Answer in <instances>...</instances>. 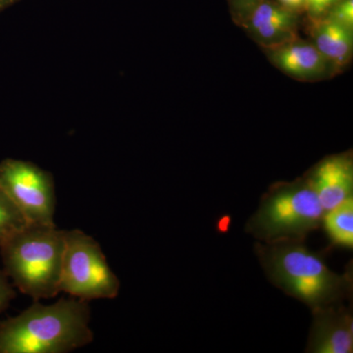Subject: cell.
<instances>
[{
    "label": "cell",
    "instance_id": "6da1fadb",
    "mask_svg": "<svg viewBox=\"0 0 353 353\" xmlns=\"http://www.w3.org/2000/svg\"><path fill=\"white\" fill-rule=\"evenodd\" d=\"M87 301L61 297L34 301L19 315L0 322V353H67L94 341Z\"/></svg>",
    "mask_w": 353,
    "mask_h": 353
},
{
    "label": "cell",
    "instance_id": "7a4b0ae2",
    "mask_svg": "<svg viewBox=\"0 0 353 353\" xmlns=\"http://www.w3.org/2000/svg\"><path fill=\"white\" fill-rule=\"evenodd\" d=\"M255 250L269 280L312 310L340 303L350 294L352 277L334 273L303 241L257 243Z\"/></svg>",
    "mask_w": 353,
    "mask_h": 353
},
{
    "label": "cell",
    "instance_id": "3957f363",
    "mask_svg": "<svg viewBox=\"0 0 353 353\" xmlns=\"http://www.w3.org/2000/svg\"><path fill=\"white\" fill-rule=\"evenodd\" d=\"M66 232L29 224L0 246L6 275L34 301L52 299L60 292Z\"/></svg>",
    "mask_w": 353,
    "mask_h": 353
},
{
    "label": "cell",
    "instance_id": "277c9868",
    "mask_svg": "<svg viewBox=\"0 0 353 353\" xmlns=\"http://www.w3.org/2000/svg\"><path fill=\"white\" fill-rule=\"evenodd\" d=\"M323 209L310 183L303 179L273 185L246 228L265 243L303 241L322 225Z\"/></svg>",
    "mask_w": 353,
    "mask_h": 353
},
{
    "label": "cell",
    "instance_id": "5b68a950",
    "mask_svg": "<svg viewBox=\"0 0 353 353\" xmlns=\"http://www.w3.org/2000/svg\"><path fill=\"white\" fill-rule=\"evenodd\" d=\"M120 287L101 245L81 230L67 231L60 292L90 303L115 299Z\"/></svg>",
    "mask_w": 353,
    "mask_h": 353
},
{
    "label": "cell",
    "instance_id": "8992f818",
    "mask_svg": "<svg viewBox=\"0 0 353 353\" xmlns=\"http://www.w3.org/2000/svg\"><path fill=\"white\" fill-rule=\"evenodd\" d=\"M0 187L29 224L57 226V194L50 172L32 162L6 158L0 162Z\"/></svg>",
    "mask_w": 353,
    "mask_h": 353
},
{
    "label": "cell",
    "instance_id": "52a82bcc",
    "mask_svg": "<svg viewBox=\"0 0 353 353\" xmlns=\"http://www.w3.org/2000/svg\"><path fill=\"white\" fill-rule=\"evenodd\" d=\"M265 50L274 66L296 80L314 82L336 73L311 41L296 38L283 46Z\"/></svg>",
    "mask_w": 353,
    "mask_h": 353
},
{
    "label": "cell",
    "instance_id": "ba28073f",
    "mask_svg": "<svg viewBox=\"0 0 353 353\" xmlns=\"http://www.w3.org/2000/svg\"><path fill=\"white\" fill-rule=\"evenodd\" d=\"M312 311L313 323L306 352L352 353L353 319L350 310L336 303Z\"/></svg>",
    "mask_w": 353,
    "mask_h": 353
},
{
    "label": "cell",
    "instance_id": "9c48e42d",
    "mask_svg": "<svg viewBox=\"0 0 353 353\" xmlns=\"http://www.w3.org/2000/svg\"><path fill=\"white\" fill-rule=\"evenodd\" d=\"M325 212L353 197V162L350 153L321 160L305 176Z\"/></svg>",
    "mask_w": 353,
    "mask_h": 353
},
{
    "label": "cell",
    "instance_id": "30bf717a",
    "mask_svg": "<svg viewBox=\"0 0 353 353\" xmlns=\"http://www.w3.org/2000/svg\"><path fill=\"white\" fill-rule=\"evenodd\" d=\"M311 43L332 64L336 73L350 63L353 52V30L327 16L310 20Z\"/></svg>",
    "mask_w": 353,
    "mask_h": 353
},
{
    "label": "cell",
    "instance_id": "8fae6325",
    "mask_svg": "<svg viewBox=\"0 0 353 353\" xmlns=\"http://www.w3.org/2000/svg\"><path fill=\"white\" fill-rule=\"evenodd\" d=\"M322 224L336 245L353 248V197L325 212Z\"/></svg>",
    "mask_w": 353,
    "mask_h": 353
},
{
    "label": "cell",
    "instance_id": "7c38bea8",
    "mask_svg": "<svg viewBox=\"0 0 353 353\" xmlns=\"http://www.w3.org/2000/svg\"><path fill=\"white\" fill-rule=\"evenodd\" d=\"M299 14L280 6L273 0H261L250 14L243 27L248 32L260 26L285 24L299 28Z\"/></svg>",
    "mask_w": 353,
    "mask_h": 353
},
{
    "label": "cell",
    "instance_id": "4fadbf2b",
    "mask_svg": "<svg viewBox=\"0 0 353 353\" xmlns=\"http://www.w3.org/2000/svg\"><path fill=\"white\" fill-rule=\"evenodd\" d=\"M28 225L19 209L0 187V246Z\"/></svg>",
    "mask_w": 353,
    "mask_h": 353
},
{
    "label": "cell",
    "instance_id": "5bb4252c",
    "mask_svg": "<svg viewBox=\"0 0 353 353\" xmlns=\"http://www.w3.org/2000/svg\"><path fill=\"white\" fill-rule=\"evenodd\" d=\"M325 16L353 30V0H340Z\"/></svg>",
    "mask_w": 353,
    "mask_h": 353
},
{
    "label": "cell",
    "instance_id": "9a60e30c",
    "mask_svg": "<svg viewBox=\"0 0 353 353\" xmlns=\"http://www.w3.org/2000/svg\"><path fill=\"white\" fill-rule=\"evenodd\" d=\"M260 1L261 0H229L234 20L241 26L245 25L246 20Z\"/></svg>",
    "mask_w": 353,
    "mask_h": 353
},
{
    "label": "cell",
    "instance_id": "2e32d148",
    "mask_svg": "<svg viewBox=\"0 0 353 353\" xmlns=\"http://www.w3.org/2000/svg\"><path fill=\"white\" fill-rule=\"evenodd\" d=\"M339 1L340 0H306L305 11L308 14L309 20L324 17Z\"/></svg>",
    "mask_w": 353,
    "mask_h": 353
},
{
    "label": "cell",
    "instance_id": "e0dca14e",
    "mask_svg": "<svg viewBox=\"0 0 353 353\" xmlns=\"http://www.w3.org/2000/svg\"><path fill=\"white\" fill-rule=\"evenodd\" d=\"M15 297L16 292L9 282L8 276L4 270H0V314L8 308Z\"/></svg>",
    "mask_w": 353,
    "mask_h": 353
},
{
    "label": "cell",
    "instance_id": "ac0fdd59",
    "mask_svg": "<svg viewBox=\"0 0 353 353\" xmlns=\"http://www.w3.org/2000/svg\"><path fill=\"white\" fill-rule=\"evenodd\" d=\"M280 6L285 7L288 10L301 13L305 11L306 0H276Z\"/></svg>",
    "mask_w": 353,
    "mask_h": 353
},
{
    "label": "cell",
    "instance_id": "d6986e66",
    "mask_svg": "<svg viewBox=\"0 0 353 353\" xmlns=\"http://www.w3.org/2000/svg\"><path fill=\"white\" fill-rule=\"evenodd\" d=\"M14 0H0V11L3 10V9H6V7H8L10 6V4H12Z\"/></svg>",
    "mask_w": 353,
    "mask_h": 353
},
{
    "label": "cell",
    "instance_id": "ffe728a7",
    "mask_svg": "<svg viewBox=\"0 0 353 353\" xmlns=\"http://www.w3.org/2000/svg\"><path fill=\"white\" fill-rule=\"evenodd\" d=\"M14 1H16V0H14Z\"/></svg>",
    "mask_w": 353,
    "mask_h": 353
}]
</instances>
